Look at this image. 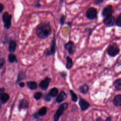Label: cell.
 <instances>
[{"label":"cell","instance_id":"6da1fadb","mask_svg":"<svg viewBox=\"0 0 121 121\" xmlns=\"http://www.w3.org/2000/svg\"><path fill=\"white\" fill-rule=\"evenodd\" d=\"M52 28L49 22H43L39 24L36 28V34L38 37L44 39L51 35Z\"/></svg>","mask_w":121,"mask_h":121},{"label":"cell","instance_id":"7a4b0ae2","mask_svg":"<svg viewBox=\"0 0 121 121\" xmlns=\"http://www.w3.org/2000/svg\"><path fill=\"white\" fill-rule=\"evenodd\" d=\"M68 107V104L67 103H64L58 107V108L57 109L55 113L53 115V120L54 121H58L60 116L63 114L64 112L66 110Z\"/></svg>","mask_w":121,"mask_h":121},{"label":"cell","instance_id":"3957f363","mask_svg":"<svg viewBox=\"0 0 121 121\" xmlns=\"http://www.w3.org/2000/svg\"><path fill=\"white\" fill-rule=\"evenodd\" d=\"M12 18V15L9 14L8 12L3 13L2 16V20L4 23V26L6 29H9L11 25V20Z\"/></svg>","mask_w":121,"mask_h":121},{"label":"cell","instance_id":"277c9868","mask_svg":"<svg viewBox=\"0 0 121 121\" xmlns=\"http://www.w3.org/2000/svg\"><path fill=\"white\" fill-rule=\"evenodd\" d=\"M120 51V48L118 44L114 43L108 47L107 52L109 56L111 57H115L119 54Z\"/></svg>","mask_w":121,"mask_h":121},{"label":"cell","instance_id":"5b68a950","mask_svg":"<svg viewBox=\"0 0 121 121\" xmlns=\"http://www.w3.org/2000/svg\"><path fill=\"white\" fill-rule=\"evenodd\" d=\"M56 52V39L55 36L52 40L51 45L50 48L47 49L44 52V55L46 56L53 55Z\"/></svg>","mask_w":121,"mask_h":121},{"label":"cell","instance_id":"8992f818","mask_svg":"<svg viewBox=\"0 0 121 121\" xmlns=\"http://www.w3.org/2000/svg\"><path fill=\"white\" fill-rule=\"evenodd\" d=\"M86 16L90 20H93L95 19L97 16L96 9L93 7L89 8L86 12Z\"/></svg>","mask_w":121,"mask_h":121},{"label":"cell","instance_id":"52a82bcc","mask_svg":"<svg viewBox=\"0 0 121 121\" xmlns=\"http://www.w3.org/2000/svg\"><path fill=\"white\" fill-rule=\"evenodd\" d=\"M115 22V17L112 15L105 17V18L103 20V23L106 27L112 26L114 25Z\"/></svg>","mask_w":121,"mask_h":121},{"label":"cell","instance_id":"ba28073f","mask_svg":"<svg viewBox=\"0 0 121 121\" xmlns=\"http://www.w3.org/2000/svg\"><path fill=\"white\" fill-rule=\"evenodd\" d=\"M64 48L70 55L73 54L76 51V46L72 41H69L64 45Z\"/></svg>","mask_w":121,"mask_h":121},{"label":"cell","instance_id":"9c48e42d","mask_svg":"<svg viewBox=\"0 0 121 121\" xmlns=\"http://www.w3.org/2000/svg\"><path fill=\"white\" fill-rule=\"evenodd\" d=\"M79 100L78 102V104L80 106L81 110L82 111H86L90 107V103H88L84 99L82 98L81 96H79Z\"/></svg>","mask_w":121,"mask_h":121},{"label":"cell","instance_id":"30bf717a","mask_svg":"<svg viewBox=\"0 0 121 121\" xmlns=\"http://www.w3.org/2000/svg\"><path fill=\"white\" fill-rule=\"evenodd\" d=\"M51 81V78L49 77L45 78L43 80L40 81L39 84V86L40 88L42 90H46L48 88Z\"/></svg>","mask_w":121,"mask_h":121},{"label":"cell","instance_id":"8fae6325","mask_svg":"<svg viewBox=\"0 0 121 121\" xmlns=\"http://www.w3.org/2000/svg\"><path fill=\"white\" fill-rule=\"evenodd\" d=\"M113 11V9L112 6V5H108L104 8L102 12V14L104 17H106L107 16L112 15Z\"/></svg>","mask_w":121,"mask_h":121},{"label":"cell","instance_id":"7c38bea8","mask_svg":"<svg viewBox=\"0 0 121 121\" xmlns=\"http://www.w3.org/2000/svg\"><path fill=\"white\" fill-rule=\"evenodd\" d=\"M67 98V94L64 91H62L56 96L55 101L57 103L60 104L63 101H64L65 100H66Z\"/></svg>","mask_w":121,"mask_h":121},{"label":"cell","instance_id":"4fadbf2b","mask_svg":"<svg viewBox=\"0 0 121 121\" xmlns=\"http://www.w3.org/2000/svg\"><path fill=\"white\" fill-rule=\"evenodd\" d=\"M113 104L116 107H120L121 106V95L119 94L116 95L112 100Z\"/></svg>","mask_w":121,"mask_h":121},{"label":"cell","instance_id":"5bb4252c","mask_svg":"<svg viewBox=\"0 0 121 121\" xmlns=\"http://www.w3.org/2000/svg\"><path fill=\"white\" fill-rule=\"evenodd\" d=\"M28 107V103L26 99H23L20 101L19 105H18V108L20 110L21 109H26Z\"/></svg>","mask_w":121,"mask_h":121},{"label":"cell","instance_id":"9a60e30c","mask_svg":"<svg viewBox=\"0 0 121 121\" xmlns=\"http://www.w3.org/2000/svg\"><path fill=\"white\" fill-rule=\"evenodd\" d=\"M9 98V96L7 93H3L0 96V104H4L7 103Z\"/></svg>","mask_w":121,"mask_h":121},{"label":"cell","instance_id":"2e32d148","mask_svg":"<svg viewBox=\"0 0 121 121\" xmlns=\"http://www.w3.org/2000/svg\"><path fill=\"white\" fill-rule=\"evenodd\" d=\"M78 90L81 93L83 94H86L88 92L89 86L86 84L85 83L79 87Z\"/></svg>","mask_w":121,"mask_h":121},{"label":"cell","instance_id":"e0dca14e","mask_svg":"<svg viewBox=\"0 0 121 121\" xmlns=\"http://www.w3.org/2000/svg\"><path fill=\"white\" fill-rule=\"evenodd\" d=\"M17 47V43L15 40H11L9 45V50L10 52H13L15 51Z\"/></svg>","mask_w":121,"mask_h":121},{"label":"cell","instance_id":"ac0fdd59","mask_svg":"<svg viewBox=\"0 0 121 121\" xmlns=\"http://www.w3.org/2000/svg\"><path fill=\"white\" fill-rule=\"evenodd\" d=\"M26 85L31 90H35L37 87V84L35 81H29L26 82Z\"/></svg>","mask_w":121,"mask_h":121},{"label":"cell","instance_id":"d6986e66","mask_svg":"<svg viewBox=\"0 0 121 121\" xmlns=\"http://www.w3.org/2000/svg\"><path fill=\"white\" fill-rule=\"evenodd\" d=\"M113 85L117 91L120 90L121 89V78H119L116 79L113 82Z\"/></svg>","mask_w":121,"mask_h":121},{"label":"cell","instance_id":"ffe728a7","mask_svg":"<svg viewBox=\"0 0 121 121\" xmlns=\"http://www.w3.org/2000/svg\"><path fill=\"white\" fill-rule=\"evenodd\" d=\"M48 94L51 97H56L58 94V89L55 87H53L50 89V90L49 91Z\"/></svg>","mask_w":121,"mask_h":121},{"label":"cell","instance_id":"44dd1931","mask_svg":"<svg viewBox=\"0 0 121 121\" xmlns=\"http://www.w3.org/2000/svg\"><path fill=\"white\" fill-rule=\"evenodd\" d=\"M47 108L45 106H43V107H42V108H41L38 112H37L39 116L40 117V116H44L46 113H47Z\"/></svg>","mask_w":121,"mask_h":121},{"label":"cell","instance_id":"7402d4cb","mask_svg":"<svg viewBox=\"0 0 121 121\" xmlns=\"http://www.w3.org/2000/svg\"><path fill=\"white\" fill-rule=\"evenodd\" d=\"M8 60L10 63H13L14 62H17V59L16 56L13 53H10L8 55Z\"/></svg>","mask_w":121,"mask_h":121},{"label":"cell","instance_id":"603a6c76","mask_svg":"<svg viewBox=\"0 0 121 121\" xmlns=\"http://www.w3.org/2000/svg\"><path fill=\"white\" fill-rule=\"evenodd\" d=\"M67 63L66 65V67L67 69H70L73 66V61L72 59L69 56H67L66 58Z\"/></svg>","mask_w":121,"mask_h":121},{"label":"cell","instance_id":"cb8c5ba5","mask_svg":"<svg viewBox=\"0 0 121 121\" xmlns=\"http://www.w3.org/2000/svg\"><path fill=\"white\" fill-rule=\"evenodd\" d=\"M26 78V77L25 73L23 71H19L18 73L17 78V83H18L21 80L24 79Z\"/></svg>","mask_w":121,"mask_h":121},{"label":"cell","instance_id":"d4e9b609","mask_svg":"<svg viewBox=\"0 0 121 121\" xmlns=\"http://www.w3.org/2000/svg\"><path fill=\"white\" fill-rule=\"evenodd\" d=\"M69 93L71 97V100L74 102H76L78 99V96L72 90H70Z\"/></svg>","mask_w":121,"mask_h":121},{"label":"cell","instance_id":"484cf974","mask_svg":"<svg viewBox=\"0 0 121 121\" xmlns=\"http://www.w3.org/2000/svg\"><path fill=\"white\" fill-rule=\"evenodd\" d=\"M42 96V93L40 92H35L34 95V98L36 100H40Z\"/></svg>","mask_w":121,"mask_h":121},{"label":"cell","instance_id":"4316f807","mask_svg":"<svg viewBox=\"0 0 121 121\" xmlns=\"http://www.w3.org/2000/svg\"><path fill=\"white\" fill-rule=\"evenodd\" d=\"M115 25L116 26L118 27H121V16L120 15L118 17H117V19L115 20Z\"/></svg>","mask_w":121,"mask_h":121},{"label":"cell","instance_id":"83f0119b","mask_svg":"<svg viewBox=\"0 0 121 121\" xmlns=\"http://www.w3.org/2000/svg\"><path fill=\"white\" fill-rule=\"evenodd\" d=\"M65 18H66V16L64 15H62L60 17L59 21H60V23L61 25H63L64 24Z\"/></svg>","mask_w":121,"mask_h":121},{"label":"cell","instance_id":"f1b7e54d","mask_svg":"<svg viewBox=\"0 0 121 121\" xmlns=\"http://www.w3.org/2000/svg\"><path fill=\"white\" fill-rule=\"evenodd\" d=\"M43 99L45 102H49L51 100V97L48 94H47L46 95H44L43 97Z\"/></svg>","mask_w":121,"mask_h":121},{"label":"cell","instance_id":"f546056e","mask_svg":"<svg viewBox=\"0 0 121 121\" xmlns=\"http://www.w3.org/2000/svg\"><path fill=\"white\" fill-rule=\"evenodd\" d=\"M32 116H33V118H34V119H35L39 120V119H40V117H39L40 116H39V115H38V114L37 112H35V113H33Z\"/></svg>","mask_w":121,"mask_h":121},{"label":"cell","instance_id":"4dcf8cb0","mask_svg":"<svg viewBox=\"0 0 121 121\" xmlns=\"http://www.w3.org/2000/svg\"><path fill=\"white\" fill-rule=\"evenodd\" d=\"M4 64V60L2 58L0 59V69H2L3 67Z\"/></svg>","mask_w":121,"mask_h":121},{"label":"cell","instance_id":"1f68e13d","mask_svg":"<svg viewBox=\"0 0 121 121\" xmlns=\"http://www.w3.org/2000/svg\"><path fill=\"white\" fill-rule=\"evenodd\" d=\"M104 0H95L94 3L95 5H99L103 3Z\"/></svg>","mask_w":121,"mask_h":121},{"label":"cell","instance_id":"d6a6232c","mask_svg":"<svg viewBox=\"0 0 121 121\" xmlns=\"http://www.w3.org/2000/svg\"><path fill=\"white\" fill-rule=\"evenodd\" d=\"M78 110V107L76 105H73L72 109H71V111L73 112H75L77 111Z\"/></svg>","mask_w":121,"mask_h":121},{"label":"cell","instance_id":"836d02e7","mask_svg":"<svg viewBox=\"0 0 121 121\" xmlns=\"http://www.w3.org/2000/svg\"><path fill=\"white\" fill-rule=\"evenodd\" d=\"M4 9V5L3 4L0 3V13H1Z\"/></svg>","mask_w":121,"mask_h":121},{"label":"cell","instance_id":"e575fe53","mask_svg":"<svg viewBox=\"0 0 121 121\" xmlns=\"http://www.w3.org/2000/svg\"><path fill=\"white\" fill-rule=\"evenodd\" d=\"M18 85L21 87H24L25 86V83L23 82H19L18 83Z\"/></svg>","mask_w":121,"mask_h":121},{"label":"cell","instance_id":"d590c367","mask_svg":"<svg viewBox=\"0 0 121 121\" xmlns=\"http://www.w3.org/2000/svg\"><path fill=\"white\" fill-rule=\"evenodd\" d=\"M35 7H36V8H40V7H41V4L39 3V2H38V1H37V2H36V3H35Z\"/></svg>","mask_w":121,"mask_h":121},{"label":"cell","instance_id":"8d00e7d4","mask_svg":"<svg viewBox=\"0 0 121 121\" xmlns=\"http://www.w3.org/2000/svg\"><path fill=\"white\" fill-rule=\"evenodd\" d=\"M4 91H5V88H3V87H2V88H0V96L1 95V94L4 92Z\"/></svg>","mask_w":121,"mask_h":121},{"label":"cell","instance_id":"74e56055","mask_svg":"<svg viewBox=\"0 0 121 121\" xmlns=\"http://www.w3.org/2000/svg\"><path fill=\"white\" fill-rule=\"evenodd\" d=\"M60 76L61 77H62L63 78H64L66 76V73L65 72H62L60 73Z\"/></svg>","mask_w":121,"mask_h":121},{"label":"cell","instance_id":"f35d334b","mask_svg":"<svg viewBox=\"0 0 121 121\" xmlns=\"http://www.w3.org/2000/svg\"><path fill=\"white\" fill-rule=\"evenodd\" d=\"M105 120L107 121H112V118H111V117L109 116V117H108Z\"/></svg>","mask_w":121,"mask_h":121},{"label":"cell","instance_id":"ab89813d","mask_svg":"<svg viewBox=\"0 0 121 121\" xmlns=\"http://www.w3.org/2000/svg\"><path fill=\"white\" fill-rule=\"evenodd\" d=\"M102 120H103V119L102 118H101L100 117H98L95 119V121H102Z\"/></svg>","mask_w":121,"mask_h":121},{"label":"cell","instance_id":"60d3db41","mask_svg":"<svg viewBox=\"0 0 121 121\" xmlns=\"http://www.w3.org/2000/svg\"><path fill=\"white\" fill-rule=\"evenodd\" d=\"M0 107H1V106H0Z\"/></svg>","mask_w":121,"mask_h":121},{"label":"cell","instance_id":"b9f144b4","mask_svg":"<svg viewBox=\"0 0 121 121\" xmlns=\"http://www.w3.org/2000/svg\"></svg>","mask_w":121,"mask_h":121}]
</instances>
